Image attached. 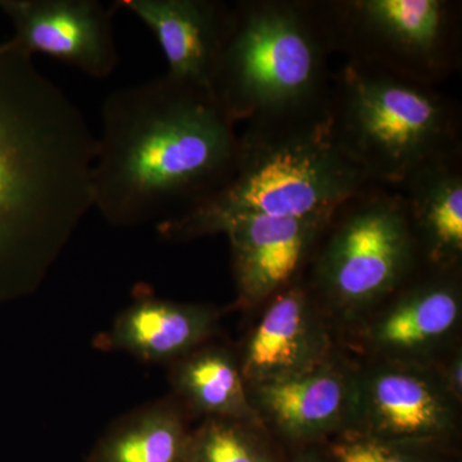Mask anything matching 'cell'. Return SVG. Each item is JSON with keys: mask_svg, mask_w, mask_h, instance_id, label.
I'll return each instance as SVG.
<instances>
[{"mask_svg": "<svg viewBox=\"0 0 462 462\" xmlns=\"http://www.w3.org/2000/svg\"><path fill=\"white\" fill-rule=\"evenodd\" d=\"M96 154L78 106L0 42V302L42 284L93 208Z\"/></svg>", "mask_w": 462, "mask_h": 462, "instance_id": "1", "label": "cell"}, {"mask_svg": "<svg viewBox=\"0 0 462 462\" xmlns=\"http://www.w3.org/2000/svg\"><path fill=\"white\" fill-rule=\"evenodd\" d=\"M238 148L211 90L170 75L109 94L91 170V199L108 224L181 215L220 189Z\"/></svg>", "mask_w": 462, "mask_h": 462, "instance_id": "2", "label": "cell"}, {"mask_svg": "<svg viewBox=\"0 0 462 462\" xmlns=\"http://www.w3.org/2000/svg\"><path fill=\"white\" fill-rule=\"evenodd\" d=\"M328 102L245 123L229 178L203 202L158 224L161 236L188 242L249 216L320 214L374 185L337 143Z\"/></svg>", "mask_w": 462, "mask_h": 462, "instance_id": "3", "label": "cell"}, {"mask_svg": "<svg viewBox=\"0 0 462 462\" xmlns=\"http://www.w3.org/2000/svg\"><path fill=\"white\" fill-rule=\"evenodd\" d=\"M333 53L320 0H239L209 89L236 125L307 111L329 99Z\"/></svg>", "mask_w": 462, "mask_h": 462, "instance_id": "4", "label": "cell"}, {"mask_svg": "<svg viewBox=\"0 0 462 462\" xmlns=\"http://www.w3.org/2000/svg\"><path fill=\"white\" fill-rule=\"evenodd\" d=\"M328 106L340 149L374 185L396 189L419 167L462 151L460 105L437 87L346 60Z\"/></svg>", "mask_w": 462, "mask_h": 462, "instance_id": "5", "label": "cell"}, {"mask_svg": "<svg viewBox=\"0 0 462 462\" xmlns=\"http://www.w3.org/2000/svg\"><path fill=\"white\" fill-rule=\"evenodd\" d=\"M422 269L401 194L370 185L337 207L305 282L325 314L355 319Z\"/></svg>", "mask_w": 462, "mask_h": 462, "instance_id": "6", "label": "cell"}, {"mask_svg": "<svg viewBox=\"0 0 462 462\" xmlns=\"http://www.w3.org/2000/svg\"><path fill=\"white\" fill-rule=\"evenodd\" d=\"M334 53L348 62L437 87L462 63V3L320 0Z\"/></svg>", "mask_w": 462, "mask_h": 462, "instance_id": "7", "label": "cell"}, {"mask_svg": "<svg viewBox=\"0 0 462 462\" xmlns=\"http://www.w3.org/2000/svg\"><path fill=\"white\" fill-rule=\"evenodd\" d=\"M458 409L430 364L373 361L357 367L352 430L389 442L449 451L460 430Z\"/></svg>", "mask_w": 462, "mask_h": 462, "instance_id": "8", "label": "cell"}, {"mask_svg": "<svg viewBox=\"0 0 462 462\" xmlns=\"http://www.w3.org/2000/svg\"><path fill=\"white\" fill-rule=\"evenodd\" d=\"M367 314L358 342L373 361L431 364L461 325V272L422 269Z\"/></svg>", "mask_w": 462, "mask_h": 462, "instance_id": "9", "label": "cell"}, {"mask_svg": "<svg viewBox=\"0 0 462 462\" xmlns=\"http://www.w3.org/2000/svg\"><path fill=\"white\" fill-rule=\"evenodd\" d=\"M247 388L261 424L282 446H320L354 430L357 367L339 356L296 375Z\"/></svg>", "mask_w": 462, "mask_h": 462, "instance_id": "10", "label": "cell"}, {"mask_svg": "<svg viewBox=\"0 0 462 462\" xmlns=\"http://www.w3.org/2000/svg\"><path fill=\"white\" fill-rule=\"evenodd\" d=\"M14 26L5 42L33 58L45 54L93 79H107L120 62L114 5L98 0H0Z\"/></svg>", "mask_w": 462, "mask_h": 462, "instance_id": "11", "label": "cell"}, {"mask_svg": "<svg viewBox=\"0 0 462 462\" xmlns=\"http://www.w3.org/2000/svg\"><path fill=\"white\" fill-rule=\"evenodd\" d=\"M336 208L300 217L249 216L231 221L229 240L236 306L254 309L303 281Z\"/></svg>", "mask_w": 462, "mask_h": 462, "instance_id": "12", "label": "cell"}, {"mask_svg": "<svg viewBox=\"0 0 462 462\" xmlns=\"http://www.w3.org/2000/svg\"><path fill=\"white\" fill-rule=\"evenodd\" d=\"M261 306L236 354L247 387L296 375L337 355L324 310L305 279Z\"/></svg>", "mask_w": 462, "mask_h": 462, "instance_id": "13", "label": "cell"}, {"mask_svg": "<svg viewBox=\"0 0 462 462\" xmlns=\"http://www.w3.org/2000/svg\"><path fill=\"white\" fill-rule=\"evenodd\" d=\"M112 5L116 12L134 14L153 32L169 66L167 75L209 89L229 32L233 3L116 0Z\"/></svg>", "mask_w": 462, "mask_h": 462, "instance_id": "14", "label": "cell"}, {"mask_svg": "<svg viewBox=\"0 0 462 462\" xmlns=\"http://www.w3.org/2000/svg\"><path fill=\"white\" fill-rule=\"evenodd\" d=\"M396 189L422 266L434 272H461L462 151L419 167Z\"/></svg>", "mask_w": 462, "mask_h": 462, "instance_id": "15", "label": "cell"}, {"mask_svg": "<svg viewBox=\"0 0 462 462\" xmlns=\"http://www.w3.org/2000/svg\"><path fill=\"white\" fill-rule=\"evenodd\" d=\"M220 311L142 294L120 312L106 336V348L123 351L143 363L169 365L211 342Z\"/></svg>", "mask_w": 462, "mask_h": 462, "instance_id": "16", "label": "cell"}, {"mask_svg": "<svg viewBox=\"0 0 462 462\" xmlns=\"http://www.w3.org/2000/svg\"><path fill=\"white\" fill-rule=\"evenodd\" d=\"M173 397L188 415L261 424L249 401L236 352L206 343L171 365ZM263 425V424H261Z\"/></svg>", "mask_w": 462, "mask_h": 462, "instance_id": "17", "label": "cell"}, {"mask_svg": "<svg viewBox=\"0 0 462 462\" xmlns=\"http://www.w3.org/2000/svg\"><path fill=\"white\" fill-rule=\"evenodd\" d=\"M190 428L175 397L144 404L116 420L88 462H185Z\"/></svg>", "mask_w": 462, "mask_h": 462, "instance_id": "18", "label": "cell"}, {"mask_svg": "<svg viewBox=\"0 0 462 462\" xmlns=\"http://www.w3.org/2000/svg\"><path fill=\"white\" fill-rule=\"evenodd\" d=\"M287 455L263 425L236 419H203L191 430L185 462H285Z\"/></svg>", "mask_w": 462, "mask_h": 462, "instance_id": "19", "label": "cell"}, {"mask_svg": "<svg viewBox=\"0 0 462 462\" xmlns=\"http://www.w3.org/2000/svg\"><path fill=\"white\" fill-rule=\"evenodd\" d=\"M319 447L328 462H455L447 449L389 442L356 430Z\"/></svg>", "mask_w": 462, "mask_h": 462, "instance_id": "20", "label": "cell"}, {"mask_svg": "<svg viewBox=\"0 0 462 462\" xmlns=\"http://www.w3.org/2000/svg\"><path fill=\"white\" fill-rule=\"evenodd\" d=\"M436 372L438 379L448 396L458 406L462 402V352L461 346H452L446 354L438 357L430 364Z\"/></svg>", "mask_w": 462, "mask_h": 462, "instance_id": "21", "label": "cell"}, {"mask_svg": "<svg viewBox=\"0 0 462 462\" xmlns=\"http://www.w3.org/2000/svg\"><path fill=\"white\" fill-rule=\"evenodd\" d=\"M285 462H328L320 447L310 446L293 449V454L287 456Z\"/></svg>", "mask_w": 462, "mask_h": 462, "instance_id": "22", "label": "cell"}]
</instances>
